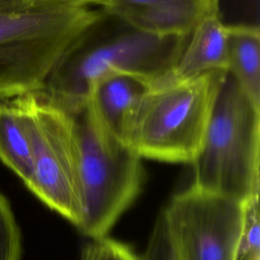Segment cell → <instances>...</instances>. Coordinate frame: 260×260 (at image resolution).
<instances>
[{
  "instance_id": "7a4b0ae2",
  "label": "cell",
  "mask_w": 260,
  "mask_h": 260,
  "mask_svg": "<svg viewBox=\"0 0 260 260\" xmlns=\"http://www.w3.org/2000/svg\"><path fill=\"white\" fill-rule=\"evenodd\" d=\"M99 8L55 0H0V100L43 88Z\"/></svg>"
},
{
  "instance_id": "ba28073f",
  "label": "cell",
  "mask_w": 260,
  "mask_h": 260,
  "mask_svg": "<svg viewBox=\"0 0 260 260\" xmlns=\"http://www.w3.org/2000/svg\"><path fill=\"white\" fill-rule=\"evenodd\" d=\"M93 6L145 34L186 38L202 18L219 10V0H96Z\"/></svg>"
},
{
  "instance_id": "3957f363",
  "label": "cell",
  "mask_w": 260,
  "mask_h": 260,
  "mask_svg": "<svg viewBox=\"0 0 260 260\" xmlns=\"http://www.w3.org/2000/svg\"><path fill=\"white\" fill-rule=\"evenodd\" d=\"M192 186L241 202L260 191V110L228 73L193 161Z\"/></svg>"
},
{
  "instance_id": "9c48e42d",
  "label": "cell",
  "mask_w": 260,
  "mask_h": 260,
  "mask_svg": "<svg viewBox=\"0 0 260 260\" xmlns=\"http://www.w3.org/2000/svg\"><path fill=\"white\" fill-rule=\"evenodd\" d=\"M152 84L134 74H109L90 85L84 106L102 129L130 145L136 116Z\"/></svg>"
},
{
  "instance_id": "277c9868",
  "label": "cell",
  "mask_w": 260,
  "mask_h": 260,
  "mask_svg": "<svg viewBox=\"0 0 260 260\" xmlns=\"http://www.w3.org/2000/svg\"><path fill=\"white\" fill-rule=\"evenodd\" d=\"M73 115L80 200L77 228L93 240L107 236L132 204L145 174L137 152L102 129L85 106Z\"/></svg>"
},
{
  "instance_id": "30bf717a",
  "label": "cell",
  "mask_w": 260,
  "mask_h": 260,
  "mask_svg": "<svg viewBox=\"0 0 260 260\" xmlns=\"http://www.w3.org/2000/svg\"><path fill=\"white\" fill-rule=\"evenodd\" d=\"M226 69L228 25L216 10L202 18L189 35L169 77L189 80L211 72H226Z\"/></svg>"
},
{
  "instance_id": "7c38bea8",
  "label": "cell",
  "mask_w": 260,
  "mask_h": 260,
  "mask_svg": "<svg viewBox=\"0 0 260 260\" xmlns=\"http://www.w3.org/2000/svg\"><path fill=\"white\" fill-rule=\"evenodd\" d=\"M0 162L26 187L32 177V154L15 98L0 100Z\"/></svg>"
},
{
  "instance_id": "6da1fadb",
  "label": "cell",
  "mask_w": 260,
  "mask_h": 260,
  "mask_svg": "<svg viewBox=\"0 0 260 260\" xmlns=\"http://www.w3.org/2000/svg\"><path fill=\"white\" fill-rule=\"evenodd\" d=\"M188 37L151 36L99 8L98 15L67 47L39 91L65 111L77 113L85 105L90 85L106 75L129 73L153 83L167 77Z\"/></svg>"
},
{
  "instance_id": "5bb4252c",
  "label": "cell",
  "mask_w": 260,
  "mask_h": 260,
  "mask_svg": "<svg viewBox=\"0 0 260 260\" xmlns=\"http://www.w3.org/2000/svg\"><path fill=\"white\" fill-rule=\"evenodd\" d=\"M81 260H143L128 245L107 236L93 239L82 252Z\"/></svg>"
},
{
  "instance_id": "8992f818",
  "label": "cell",
  "mask_w": 260,
  "mask_h": 260,
  "mask_svg": "<svg viewBox=\"0 0 260 260\" xmlns=\"http://www.w3.org/2000/svg\"><path fill=\"white\" fill-rule=\"evenodd\" d=\"M32 154L26 188L46 206L77 226L80 200L74 115L42 91L15 96Z\"/></svg>"
},
{
  "instance_id": "8fae6325",
  "label": "cell",
  "mask_w": 260,
  "mask_h": 260,
  "mask_svg": "<svg viewBox=\"0 0 260 260\" xmlns=\"http://www.w3.org/2000/svg\"><path fill=\"white\" fill-rule=\"evenodd\" d=\"M245 96L260 110V29L256 24L228 25V69Z\"/></svg>"
},
{
  "instance_id": "2e32d148",
  "label": "cell",
  "mask_w": 260,
  "mask_h": 260,
  "mask_svg": "<svg viewBox=\"0 0 260 260\" xmlns=\"http://www.w3.org/2000/svg\"><path fill=\"white\" fill-rule=\"evenodd\" d=\"M55 1L69 4V5H76V6H93L96 0H55Z\"/></svg>"
},
{
  "instance_id": "5b68a950",
  "label": "cell",
  "mask_w": 260,
  "mask_h": 260,
  "mask_svg": "<svg viewBox=\"0 0 260 260\" xmlns=\"http://www.w3.org/2000/svg\"><path fill=\"white\" fill-rule=\"evenodd\" d=\"M226 72L152 84L139 108L130 146L141 158L191 164L204 139Z\"/></svg>"
},
{
  "instance_id": "9a60e30c",
  "label": "cell",
  "mask_w": 260,
  "mask_h": 260,
  "mask_svg": "<svg viewBox=\"0 0 260 260\" xmlns=\"http://www.w3.org/2000/svg\"><path fill=\"white\" fill-rule=\"evenodd\" d=\"M143 260H177L162 212L156 218Z\"/></svg>"
},
{
  "instance_id": "52a82bcc",
  "label": "cell",
  "mask_w": 260,
  "mask_h": 260,
  "mask_svg": "<svg viewBox=\"0 0 260 260\" xmlns=\"http://www.w3.org/2000/svg\"><path fill=\"white\" fill-rule=\"evenodd\" d=\"M161 212L177 260H236L245 202L191 185Z\"/></svg>"
},
{
  "instance_id": "4fadbf2b",
  "label": "cell",
  "mask_w": 260,
  "mask_h": 260,
  "mask_svg": "<svg viewBox=\"0 0 260 260\" xmlns=\"http://www.w3.org/2000/svg\"><path fill=\"white\" fill-rule=\"evenodd\" d=\"M22 236L8 198L0 192V260H21Z\"/></svg>"
}]
</instances>
